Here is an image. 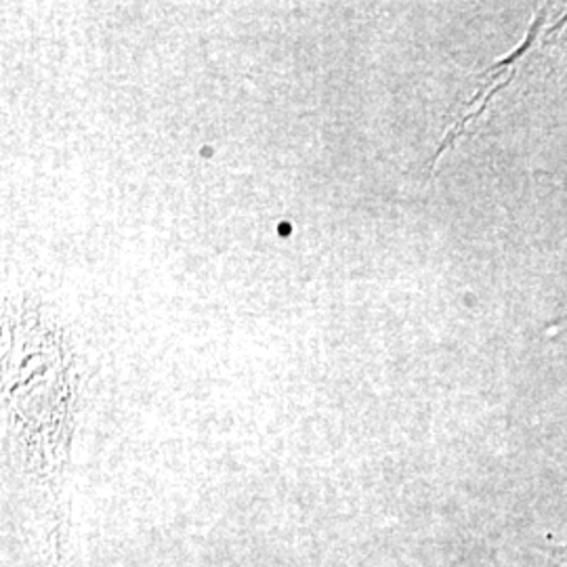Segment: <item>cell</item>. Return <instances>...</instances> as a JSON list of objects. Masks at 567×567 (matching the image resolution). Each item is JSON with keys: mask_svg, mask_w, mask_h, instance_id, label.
<instances>
[{"mask_svg": "<svg viewBox=\"0 0 567 567\" xmlns=\"http://www.w3.org/2000/svg\"><path fill=\"white\" fill-rule=\"evenodd\" d=\"M564 23H567V16L566 18H561L559 25H555V28L548 25L547 28V25L540 23V13L536 16V20L532 23V28L527 30L522 44H519L517 49H513L507 58L496 61V63L487 70L486 86H484L482 91H477V95H475L471 102L466 103L468 110L463 114V118L454 122L452 128L444 135V140L440 143V147H437V152H435V156H433V166L440 163V158L444 156V152H446L447 147H452V143L456 142V140L463 135L466 124L471 121H477V118L486 112V105L489 103V100H492L501 89H505L508 82L515 79V74H517L519 65L526 60L527 53H532L534 49H538L540 41H543L545 37H548L553 30H559Z\"/></svg>", "mask_w": 567, "mask_h": 567, "instance_id": "obj_1", "label": "cell"}, {"mask_svg": "<svg viewBox=\"0 0 567 567\" xmlns=\"http://www.w3.org/2000/svg\"><path fill=\"white\" fill-rule=\"evenodd\" d=\"M567 324V318L566 320H561V322H557V328H559V326H566Z\"/></svg>", "mask_w": 567, "mask_h": 567, "instance_id": "obj_2", "label": "cell"}]
</instances>
